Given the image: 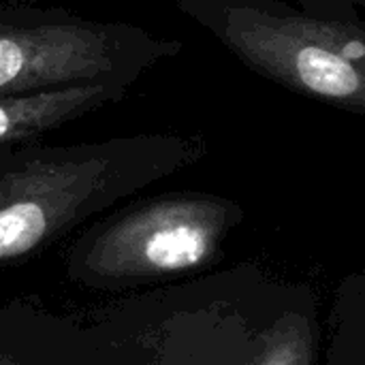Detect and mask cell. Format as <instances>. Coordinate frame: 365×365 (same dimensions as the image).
<instances>
[{"label": "cell", "instance_id": "1", "mask_svg": "<svg viewBox=\"0 0 365 365\" xmlns=\"http://www.w3.org/2000/svg\"><path fill=\"white\" fill-rule=\"evenodd\" d=\"M201 135L145 133L0 148V267L26 261L118 201L197 165Z\"/></svg>", "mask_w": 365, "mask_h": 365}, {"label": "cell", "instance_id": "2", "mask_svg": "<svg viewBox=\"0 0 365 365\" xmlns=\"http://www.w3.org/2000/svg\"><path fill=\"white\" fill-rule=\"evenodd\" d=\"M259 75L308 98L365 111L364 30L282 0H171Z\"/></svg>", "mask_w": 365, "mask_h": 365}, {"label": "cell", "instance_id": "3", "mask_svg": "<svg viewBox=\"0 0 365 365\" xmlns=\"http://www.w3.org/2000/svg\"><path fill=\"white\" fill-rule=\"evenodd\" d=\"M240 203L210 192H169L92 225L68 250V278L88 289L169 280L214 263L242 225Z\"/></svg>", "mask_w": 365, "mask_h": 365}, {"label": "cell", "instance_id": "4", "mask_svg": "<svg viewBox=\"0 0 365 365\" xmlns=\"http://www.w3.org/2000/svg\"><path fill=\"white\" fill-rule=\"evenodd\" d=\"M180 51V41L130 24L0 2V96L88 83L130 88Z\"/></svg>", "mask_w": 365, "mask_h": 365}, {"label": "cell", "instance_id": "5", "mask_svg": "<svg viewBox=\"0 0 365 365\" xmlns=\"http://www.w3.org/2000/svg\"><path fill=\"white\" fill-rule=\"evenodd\" d=\"M128 90L124 86L88 83L0 96V148L38 141L68 122L124 101Z\"/></svg>", "mask_w": 365, "mask_h": 365}, {"label": "cell", "instance_id": "6", "mask_svg": "<svg viewBox=\"0 0 365 365\" xmlns=\"http://www.w3.org/2000/svg\"><path fill=\"white\" fill-rule=\"evenodd\" d=\"M314 314L291 310L276 317L259 334L255 351L244 365H317L321 331Z\"/></svg>", "mask_w": 365, "mask_h": 365}, {"label": "cell", "instance_id": "7", "mask_svg": "<svg viewBox=\"0 0 365 365\" xmlns=\"http://www.w3.org/2000/svg\"><path fill=\"white\" fill-rule=\"evenodd\" d=\"M331 329L334 336L325 365H365V282L361 274L342 282Z\"/></svg>", "mask_w": 365, "mask_h": 365}, {"label": "cell", "instance_id": "8", "mask_svg": "<svg viewBox=\"0 0 365 365\" xmlns=\"http://www.w3.org/2000/svg\"><path fill=\"white\" fill-rule=\"evenodd\" d=\"M0 365H17V364H11V361H6V364H0Z\"/></svg>", "mask_w": 365, "mask_h": 365}]
</instances>
